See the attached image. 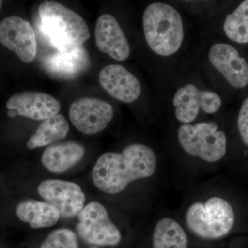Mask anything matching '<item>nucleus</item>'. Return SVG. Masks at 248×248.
<instances>
[{"mask_svg": "<svg viewBox=\"0 0 248 248\" xmlns=\"http://www.w3.org/2000/svg\"><path fill=\"white\" fill-rule=\"evenodd\" d=\"M209 60L226 78L230 84L238 89L248 85V63L232 46L215 44L210 47Z\"/></svg>", "mask_w": 248, "mask_h": 248, "instance_id": "obj_12", "label": "nucleus"}, {"mask_svg": "<svg viewBox=\"0 0 248 248\" xmlns=\"http://www.w3.org/2000/svg\"><path fill=\"white\" fill-rule=\"evenodd\" d=\"M16 214L19 220L29 223L32 228L53 226L60 217L58 210L51 204L32 200H25L18 204Z\"/></svg>", "mask_w": 248, "mask_h": 248, "instance_id": "obj_17", "label": "nucleus"}, {"mask_svg": "<svg viewBox=\"0 0 248 248\" xmlns=\"http://www.w3.org/2000/svg\"><path fill=\"white\" fill-rule=\"evenodd\" d=\"M38 13L42 31L58 51H71L90 38L84 19L64 5L45 1L39 6Z\"/></svg>", "mask_w": 248, "mask_h": 248, "instance_id": "obj_2", "label": "nucleus"}, {"mask_svg": "<svg viewBox=\"0 0 248 248\" xmlns=\"http://www.w3.org/2000/svg\"><path fill=\"white\" fill-rule=\"evenodd\" d=\"M221 99L211 91H202L193 84L178 89L173 97L176 118L189 124L197 118L200 108L208 114H214L221 107Z\"/></svg>", "mask_w": 248, "mask_h": 248, "instance_id": "obj_9", "label": "nucleus"}, {"mask_svg": "<svg viewBox=\"0 0 248 248\" xmlns=\"http://www.w3.org/2000/svg\"><path fill=\"white\" fill-rule=\"evenodd\" d=\"M186 223L194 234L206 239L226 236L232 228L234 213L227 201L212 197L205 203L196 202L187 210Z\"/></svg>", "mask_w": 248, "mask_h": 248, "instance_id": "obj_4", "label": "nucleus"}, {"mask_svg": "<svg viewBox=\"0 0 248 248\" xmlns=\"http://www.w3.org/2000/svg\"><path fill=\"white\" fill-rule=\"evenodd\" d=\"M1 4H2V1H0V9H1Z\"/></svg>", "mask_w": 248, "mask_h": 248, "instance_id": "obj_23", "label": "nucleus"}, {"mask_svg": "<svg viewBox=\"0 0 248 248\" xmlns=\"http://www.w3.org/2000/svg\"><path fill=\"white\" fill-rule=\"evenodd\" d=\"M6 107L17 115L37 121H45L58 115L61 110L58 99L46 93L35 91L15 94L8 100Z\"/></svg>", "mask_w": 248, "mask_h": 248, "instance_id": "obj_13", "label": "nucleus"}, {"mask_svg": "<svg viewBox=\"0 0 248 248\" xmlns=\"http://www.w3.org/2000/svg\"><path fill=\"white\" fill-rule=\"evenodd\" d=\"M153 244V248H187V238L177 221L164 218L155 226Z\"/></svg>", "mask_w": 248, "mask_h": 248, "instance_id": "obj_19", "label": "nucleus"}, {"mask_svg": "<svg viewBox=\"0 0 248 248\" xmlns=\"http://www.w3.org/2000/svg\"><path fill=\"white\" fill-rule=\"evenodd\" d=\"M156 164L151 147L133 143L121 153H106L99 156L93 169V183L102 192L115 195L134 181L152 177Z\"/></svg>", "mask_w": 248, "mask_h": 248, "instance_id": "obj_1", "label": "nucleus"}, {"mask_svg": "<svg viewBox=\"0 0 248 248\" xmlns=\"http://www.w3.org/2000/svg\"><path fill=\"white\" fill-rule=\"evenodd\" d=\"M237 125L243 141L248 146V97L245 99L241 105L238 116Z\"/></svg>", "mask_w": 248, "mask_h": 248, "instance_id": "obj_22", "label": "nucleus"}, {"mask_svg": "<svg viewBox=\"0 0 248 248\" xmlns=\"http://www.w3.org/2000/svg\"><path fill=\"white\" fill-rule=\"evenodd\" d=\"M0 42L24 63L35 60L37 50L35 31L23 18L11 16L0 22Z\"/></svg>", "mask_w": 248, "mask_h": 248, "instance_id": "obj_10", "label": "nucleus"}, {"mask_svg": "<svg viewBox=\"0 0 248 248\" xmlns=\"http://www.w3.org/2000/svg\"><path fill=\"white\" fill-rule=\"evenodd\" d=\"M70 120L77 130L85 135H95L107 128L114 117L111 104L100 99L82 97L71 104Z\"/></svg>", "mask_w": 248, "mask_h": 248, "instance_id": "obj_7", "label": "nucleus"}, {"mask_svg": "<svg viewBox=\"0 0 248 248\" xmlns=\"http://www.w3.org/2000/svg\"><path fill=\"white\" fill-rule=\"evenodd\" d=\"M45 70L54 79L73 80L85 74L91 68L89 52L80 46L68 52L50 54L43 62Z\"/></svg>", "mask_w": 248, "mask_h": 248, "instance_id": "obj_11", "label": "nucleus"}, {"mask_svg": "<svg viewBox=\"0 0 248 248\" xmlns=\"http://www.w3.org/2000/svg\"></svg>", "mask_w": 248, "mask_h": 248, "instance_id": "obj_24", "label": "nucleus"}, {"mask_svg": "<svg viewBox=\"0 0 248 248\" xmlns=\"http://www.w3.org/2000/svg\"><path fill=\"white\" fill-rule=\"evenodd\" d=\"M85 155L84 147L74 141L58 143L46 148L42 163L53 173H63L79 162Z\"/></svg>", "mask_w": 248, "mask_h": 248, "instance_id": "obj_16", "label": "nucleus"}, {"mask_svg": "<svg viewBox=\"0 0 248 248\" xmlns=\"http://www.w3.org/2000/svg\"><path fill=\"white\" fill-rule=\"evenodd\" d=\"M68 122L63 115H56L44 121L29 139L27 143L29 150L48 146L53 142L63 140L69 131Z\"/></svg>", "mask_w": 248, "mask_h": 248, "instance_id": "obj_18", "label": "nucleus"}, {"mask_svg": "<svg viewBox=\"0 0 248 248\" xmlns=\"http://www.w3.org/2000/svg\"><path fill=\"white\" fill-rule=\"evenodd\" d=\"M37 191L63 218L76 217L84 208L86 196L76 183L61 179H47L41 183Z\"/></svg>", "mask_w": 248, "mask_h": 248, "instance_id": "obj_8", "label": "nucleus"}, {"mask_svg": "<svg viewBox=\"0 0 248 248\" xmlns=\"http://www.w3.org/2000/svg\"><path fill=\"white\" fill-rule=\"evenodd\" d=\"M178 139L187 154L207 162H216L226 155V135L215 122L184 124L178 130Z\"/></svg>", "mask_w": 248, "mask_h": 248, "instance_id": "obj_5", "label": "nucleus"}, {"mask_svg": "<svg viewBox=\"0 0 248 248\" xmlns=\"http://www.w3.org/2000/svg\"><path fill=\"white\" fill-rule=\"evenodd\" d=\"M77 232L90 244L114 246L120 244V230L111 221L105 207L97 202H90L78 214Z\"/></svg>", "mask_w": 248, "mask_h": 248, "instance_id": "obj_6", "label": "nucleus"}, {"mask_svg": "<svg viewBox=\"0 0 248 248\" xmlns=\"http://www.w3.org/2000/svg\"><path fill=\"white\" fill-rule=\"evenodd\" d=\"M223 29L227 37L233 42L248 43V0L241 2L226 16Z\"/></svg>", "mask_w": 248, "mask_h": 248, "instance_id": "obj_20", "label": "nucleus"}, {"mask_svg": "<svg viewBox=\"0 0 248 248\" xmlns=\"http://www.w3.org/2000/svg\"><path fill=\"white\" fill-rule=\"evenodd\" d=\"M145 38L150 48L161 56H170L181 48L184 38L182 16L173 6L152 3L143 16Z\"/></svg>", "mask_w": 248, "mask_h": 248, "instance_id": "obj_3", "label": "nucleus"}, {"mask_svg": "<svg viewBox=\"0 0 248 248\" xmlns=\"http://www.w3.org/2000/svg\"><path fill=\"white\" fill-rule=\"evenodd\" d=\"M96 45L102 53L122 62L130 56V47L120 24L112 15L98 18L94 30Z\"/></svg>", "mask_w": 248, "mask_h": 248, "instance_id": "obj_14", "label": "nucleus"}, {"mask_svg": "<svg viewBox=\"0 0 248 248\" xmlns=\"http://www.w3.org/2000/svg\"><path fill=\"white\" fill-rule=\"evenodd\" d=\"M101 86L112 97L121 102L132 103L141 95V85L125 67L110 64L104 67L99 74Z\"/></svg>", "mask_w": 248, "mask_h": 248, "instance_id": "obj_15", "label": "nucleus"}, {"mask_svg": "<svg viewBox=\"0 0 248 248\" xmlns=\"http://www.w3.org/2000/svg\"><path fill=\"white\" fill-rule=\"evenodd\" d=\"M40 248H79L76 233L71 230L62 228L52 232Z\"/></svg>", "mask_w": 248, "mask_h": 248, "instance_id": "obj_21", "label": "nucleus"}]
</instances>
